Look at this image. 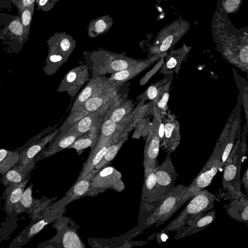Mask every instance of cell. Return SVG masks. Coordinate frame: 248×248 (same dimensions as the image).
Masks as SVG:
<instances>
[{
	"label": "cell",
	"mask_w": 248,
	"mask_h": 248,
	"mask_svg": "<svg viewBox=\"0 0 248 248\" xmlns=\"http://www.w3.org/2000/svg\"><path fill=\"white\" fill-rule=\"evenodd\" d=\"M166 152V156L162 164L157 163L154 169L156 189L161 200L173 187L178 175L171 160V152L169 150Z\"/></svg>",
	"instance_id": "cell-12"
},
{
	"label": "cell",
	"mask_w": 248,
	"mask_h": 248,
	"mask_svg": "<svg viewBox=\"0 0 248 248\" xmlns=\"http://www.w3.org/2000/svg\"><path fill=\"white\" fill-rule=\"evenodd\" d=\"M60 241L65 248H79L84 247L77 234L73 230L65 231L61 235Z\"/></svg>",
	"instance_id": "cell-38"
},
{
	"label": "cell",
	"mask_w": 248,
	"mask_h": 248,
	"mask_svg": "<svg viewBox=\"0 0 248 248\" xmlns=\"http://www.w3.org/2000/svg\"><path fill=\"white\" fill-rule=\"evenodd\" d=\"M118 140L115 137H105L99 135L96 144L91 149L90 154L77 181L84 178L91 172L102 159L108 147Z\"/></svg>",
	"instance_id": "cell-16"
},
{
	"label": "cell",
	"mask_w": 248,
	"mask_h": 248,
	"mask_svg": "<svg viewBox=\"0 0 248 248\" xmlns=\"http://www.w3.org/2000/svg\"><path fill=\"white\" fill-rule=\"evenodd\" d=\"M127 137V132L123 133L119 140L117 142L110 144L108 147L103 157L95 166L94 168L95 170L101 169L113 160L117 155L118 151L126 140Z\"/></svg>",
	"instance_id": "cell-34"
},
{
	"label": "cell",
	"mask_w": 248,
	"mask_h": 248,
	"mask_svg": "<svg viewBox=\"0 0 248 248\" xmlns=\"http://www.w3.org/2000/svg\"><path fill=\"white\" fill-rule=\"evenodd\" d=\"M146 140L143 155L144 175L154 170L158 163V156L161 138L158 131L159 124L162 119H155Z\"/></svg>",
	"instance_id": "cell-15"
},
{
	"label": "cell",
	"mask_w": 248,
	"mask_h": 248,
	"mask_svg": "<svg viewBox=\"0 0 248 248\" xmlns=\"http://www.w3.org/2000/svg\"><path fill=\"white\" fill-rule=\"evenodd\" d=\"M161 200L156 189L155 177L153 170L144 175L141 202L144 212L146 214V220Z\"/></svg>",
	"instance_id": "cell-17"
},
{
	"label": "cell",
	"mask_w": 248,
	"mask_h": 248,
	"mask_svg": "<svg viewBox=\"0 0 248 248\" xmlns=\"http://www.w3.org/2000/svg\"><path fill=\"white\" fill-rule=\"evenodd\" d=\"M165 53L161 55H154L146 60H141L135 65L115 73L108 78V81L117 86H121L123 84L137 76L150 65L161 58Z\"/></svg>",
	"instance_id": "cell-21"
},
{
	"label": "cell",
	"mask_w": 248,
	"mask_h": 248,
	"mask_svg": "<svg viewBox=\"0 0 248 248\" xmlns=\"http://www.w3.org/2000/svg\"><path fill=\"white\" fill-rule=\"evenodd\" d=\"M190 49L191 46L185 44L180 48L171 49L164 57L160 73L167 76L177 73L182 62L186 59Z\"/></svg>",
	"instance_id": "cell-24"
},
{
	"label": "cell",
	"mask_w": 248,
	"mask_h": 248,
	"mask_svg": "<svg viewBox=\"0 0 248 248\" xmlns=\"http://www.w3.org/2000/svg\"><path fill=\"white\" fill-rule=\"evenodd\" d=\"M133 108L132 100L126 99L122 95L109 108L104 118H107L119 124H124L133 111Z\"/></svg>",
	"instance_id": "cell-25"
},
{
	"label": "cell",
	"mask_w": 248,
	"mask_h": 248,
	"mask_svg": "<svg viewBox=\"0 0 248 248\" xmlns=\"http://www.w3.org/2000/svg\"><path fill=\"white\" fill-rule=\"evenodd\" d=\"M241 183H243L246 194H248V169L247 168L244 172L243 177L241 179Z\"/></svg>",
	"instance_id": "cell-45"
},
{
	"label": "cell",
	"mask_w": 248,
	"mask_h": 248,
	"mask_svg": "<svg viewBox=\"0 0 248 248\" xmlns=\"http://www.w3.org/2000/svg\"><path fill=\"white\" fill-rule=\"evenodd\" d=\"M35 164L36 163L34 162L25 166L16 164L4 174L1 175L0 183L5 186L11 183H19L27 180H29L31 173L35 169Z\"/></svg>",
	"instance_id": "cell-27"
},
{
	"label": "cell",
	"mask_w": 248,
	"mask_h": 248,
	"mask_svg": "<svg viewBox=\"0 0 248 248\" xmlns=\"http://www.w3.org/2000/svg\"><path fill=\"white\" fill-rule=\"evenodd\" d=\"M162 116L164 132L161 146L171 153L174 151L180 143L181 135L178 122L170 114L165 113Z\"/></svg>",
	"instance_id": "cell-19"
},
{
	"label": "cell",
	"mask_w": 248,
	"mask_h": 248,
	"mask_svg": "<svg viewBox=\"0 0 248 248\" xmlns=\"http://www.w3.org/2000/svg\"><path fill=\"white\" fill-rule=\"evenodd\" d=\"M121 86L110 82L100 92L87 100L77 110L70 113L60 127L61 131L67 130L80 119L87 114L96 111L105 112L122 95L119 93Z\"/></svg>",
	"instance_id": "cell-3"
},
{
	"label": "cell",
	"mask_w": 248,
	"mask_h": 248,
	"mask_svg": "<svg viewBox=\"0 0 248 248\" xmlns=\"http://www.w3.org/2000/svg\"><path fill=\"white\" fill-rule=\"evenodd\" d=\"M59 0H36L37 9L44 12H48L51 10Z\"/></svg>",
	"instance_id": "cell-42"
},
{
	"label": "cell",
	"mask_w": 248,
	"mask_h": 248,
	"mask_svg": "<svg viewBox=\"0 0 248 248\" xmlns=\"http://www.w3.org/2000/svg\"><path fill=\"white\" fill-rule=\"evenodd\" d=\"M20 161V154L14 150L0 149V174L2 175Z\"/></svg>",
	"instance_id": "cell-33"
},
{
	"label": "cell",
	"mask_w": 248,
	"mask_h": 248,
	"mask_svg": "<svg viewBox=\"0 0 248 248\" xmlns=\"http://www.w3.org/2000/svg\"><path fill=\"white\" fill-rule=\"evenodd\" d=\"M34 9V4L24 7L18 10V13L21 19L24 33L27 38H29L30 32L32 16Z\"/></svg>",
	"instance_id": "cell-37"
},
{
	"label": "cell",
	"mask_w": 248,
	"mask_h": 248,
	"mask_svg": "<svg viewBox=\"0 0 248 248\" xmlns=\"http://www.w3.org/2000/svg\"><path fill=\"white\" fill-rule=\"evenodd\" d=\"M97 170H93L84 178L76 181L72 188L69 191L67 196V202L79 198L85 194L89 190L92 184V180L98 171Z\"/></svg>",
	"instance_id": "cell-32"
},
{
	"label": "cell",
	"mask_w": 248,
	"mask_h": 248,
	"mask_svg": "<svg viewBox=\"0 0 248 248\" xmlns=\"http://www.w3.org/2000/svg\"><path fill=\"white\" fill-rule=\"evenodd\" d=\"M0 39L8 46L19 47L28 40L19 16L0 13Z\"/></svg>",
	"instance_id": "cell-10"
},
{
	"label": "cell",
	"mask_w": 248,
	"mask_h": 248,
	"mask_svg": "<svg viewBox=\"0 0 248 248\" xmlns=\"http://www.w3.org/2000/svg\"><path fill=\"white\" fill-rule=\"evenodd\" d=\"M29 180L19 183H11L5 186L2 198L4 201L3 210L8 217H12L14 208L21 199Z\"/></svg>",
	"instance_id": "cell-23"
},
{
	"label": "cell",
	"mask_w": 248,
	"mask_h": 248,
	"mask_svg": "<svg viewBox=\"0 0 248 248\" xmlns=\"http://www.w3.org/2000/svg\"><path fill=\"white\" fill-rule=\"evenodd\" d=\"M216 214L215 210H211L190 219L183 226L176 231L173 238L180 239L204 230L214 222Z\"/></svg>",
	"instance_id": "cell-18"
},
{
	"label": "cell",
	"mask_w": 248,
	"mask_h": 248,
	"mask_svg": "<svg viewBox=\"0 0 248 248\" xmlns=\"http://www.w3.org/2000/svg\"><path fill=\"white\" fill-rule=\"evenodd\" d=\"M109 83L108 78L92 77L85 88L76 96L70 107V113L78 109L87 100L100 92Z\"/></svg>",
	"instance_id": "cell-22"
},
{
	"label": "cell",
	"mask_w": 248,
	"mask_h": 248,
	"mask_svg": "<svg viewBox=\"0 0 248 248\" xmlns=\"http://www.w3.org/2000/svg\"><path fill=\"white\" fill-rule=\"evenodd\" d=\"M113 19L110 15L102 16L92 20L87 27L88 36L93 39L108 32L113 24Z\"/></svg>",
	"instance_id": "cell-31"
},
{
	"label": "cell",
	"mask_w": 248,
	"mask_h": 248,
	"mask_svg": "<svg viewBox=\"0 0 248 248\" xmlns=\"http://www.w3.org/2000/svg\"><path fill=\"white\" fill-rule=\"evenodd\" d=\"M243 0H218L217 5L226 14H234L238 12Z\"/></svg>",
	"instance_id": "cell-40"
},
{
	"label": "cell",
	"mask_w": 248,
	"mask_h": 248,
	"mask_svg": "<svg viewBox=\"0 0 248 248\" xmlns=\"http://www.w3.org/2000/svg\"><path fill=\"white\" fill-rule=\"evenodd\" d=\"M172 75H169L151 84L142 94L139 96L140 99L143 101L146 100H154L160 90L169 82L172 81Z\"/></svg>",
	"instance_id": "cell-35"
},
{
	"label": "cell",
	"mask_w": 248,
	"mask_h": 248,
	"mask_svg": "<svg viewBox=\"0 0 248 248\" xmlns=\"http://www.w3.org/2000/svg\"><path fill=\"white\" fill-rule=\"evenodd\" d=\"M1 209V197L0 196V214ZM17 217H8L4 222L0 223V243L8 238L17 227Z\"/></svg>",
	"instance_id": "cell-39"
},
{
	"label": "cell",
	"mask_w": 248,
	"mask_h": 248,
	"mask_svg": "<svg viewBox=\"0 0 248 248\" xmlns=\"http://www.w3.org/2000/svg\"><path fill=\"white\" fill-rule=\"evenodd\" d=\"M81 135L75 133L65 132L56 135L50 142L47 148H44L34 157L35 163L46 159L54 154L68 148Z\"/></svg>",
	"instance_id": "cell-20"
},
{
	"label": "cell",
	"mask_w": 248,
	"mask_h": 248,
	"mask_svg": "<svg viewBox=\"0 0 248 248\" xmlns=\"http://www.w3.org/2000/svg\"><path fill=\"white\" fill-rule=\"evenodd\" d=\"M166 54L163 56V57H162L161 58V59L158 62V63H157V64L153 68V69L150 70L148 73H146L141 79L140 81V85H142L145 84L146 82L148 81L149 78L152 76V75L155 74L157 71V70L159 68V67L162 65L164 62V57Z\"/></svg>",
	"instance_id": "cell-43"
},
{
	"label": "cell",
	"mask_w": 248,
	"mask_h": 248,
	"mask_svg": "<svg viewBox=\"0 0 248 248\" xmlns=\"http://www.w3.org/2000/svg\"><path fill=\"white\" fill-rule=\"evenodd\" d=\"M56 205L46 208L39 218L31 219L30 223L16 236L10 243L9 248H20L29 242L42 230L57 217Z\"/></svg>",
	"instance_id": "cell-11"
},
{
	"label": "cell",
	"mask_w": 248,
	"mask_h": 248,
	"mask_svg": "<svg viewBox=\"0 0 248 248\" xmlns=\"http://www.w3.org/2000/svg\"><path fill=\"white\" fill-rule=\"evenodd\" d=\"M224 207L227 215L236 221L248 224V196L243 194L237 198L229 200Z\"/></svg>",
	"instance_id": "cell-26"
},
{
	"label": "cell",
	"mask_w": 248,
	"mask_h": 248,
	"mask_svg": "<svg viewBox=\"0 0 248 248\" xmlns=\"http://www.w3.org/2000/svg\"><path fill=\"white\" fill-rule=\"evenodd\" d=\"M59 123L55 125L53 127H47L46 128L44 129L41 133L36 135L31 139L29 141H28L25 144H24L21 147H18L15 149L16 151H17L19 154H21L23 151L25 150L27 148H28L29 146H30L31 144L38 140L39 139L42 138L44 136L46 135L47 133H50L53 129H55L57 125H58Z\"/></svg>",
	"instance_id": "cell-41"
},
{
	"label": "cell",
	"mask_w": 248,
	"mask_h": 248,
	"mask_svg": "<svg viewBox=\"0 0 248 248\" xmlns=\"http://www.w3.org/2000/svg\"><path fill=\"white\" fill-rule=\"evenodd\" d=\"M172 81L169 82L166 84L159 92L157 95L153 100V104L157 108L163 115L166 113L165 111L167 109V104L170 96V89L171 82Z\"/></svg>",
	"instance_id": "cell-36"
},
{
	"label": "cell",
	"mask_w": 248,
	"mask_h": 248,
	"mask_svg": "<svg viewBox=\"0 0 248 248\" xmlns=\"http://www.w3.org/2000/svg\"><path fill=\"white\" fill-rule=\"evenodd\" d=\"M226 138H220L217 142L211 155L193 181L187 186L180 204L182 206L199 191L205 188L221 168V155Z\"/></svg>",
	"instance_id": "cell-5"
},
{
	"label": "cell",
	"mask_w": 248,
	"mask_h": 248,
	"mask_svg": "<svg viewBox=\"0 0 248 248\" xmlns=\"http://www.w3.org/2000/svg\"><path fill=\"white\" fill-rule=\"evenodd\" d=\"M83 55L92 77L104 76L124 70L142 60L101 48L85 51Z\"/></svg>",
	"instance_id": "cell-2"
},
{
	"label": "cell",
	"mask_w": 248,
	"mask_h": 248,
	"mask_svg": "<svg viewBox=\"0 0 248 248\" xmlns=\"http://www.w3.org/2000/svg\"><path fill=\"white\" fill-rule=\"evenodd\" d=\"M244 159L231 151L224 165L221 181L222 190L219 194L221 198L230 200L244 194L241 190L240 173Z\"/></svg>",
	"instance_id": "cell-8"
},
{
	"label": "cell",
	"mask_w": 248,
	"mask_h": 248,
	"mask_svg": "<svg viewBox=\"0 0 248 248\" xmlns=\"http://www.w3.org/2000/svg\"><path fill=\"white\" fill-rule=\"evenodd\" d=\"M227 15L217 5L212 24L214 38L226 57H232L237 63L240 62V64L247 67L248 33L235 28Z\"/></svg>",
	"instance_id": "cell-1"
},
{
	"label": "cell",
	"mask_w": 248,
	"mask_h": 248,
	"mask_svg": "<svg viewBox=\"0 0 248 248\" xmlns=\"http://www.w3.org/2000/svg\"><path fill=\"white\" fill-rule=\"evenodd\" d=\"M59 129H54L45 137L31 144L20 154V161L17 163L20 166H25L34 162L35 155L42 149L45 148L47 143L49 142L58 134Z\"/></svg>",
	"instance_id": "cell-28"
},
{
	"label": "cell",
	"mask_w": 248,
	"mask_h": 248,
	"mask_svg": "<svg viewBox=\"0 0 248 248\" xmlns=\"http://www.w3.org/2000/svg\"><path fill=\"white\" fill-rule=\"evenodd\" d=\"M190 24L182 18L164 27L157 34L149 49L150 57L165 53L173 46L187 32Z\"/></svg>",
	"instance_id": "cell-9"
},
{
	"label": "cell",
	"mask_w": 248,
	"mask_h": 248,
	"mask_svg": "<svg viewBox=\"0 0 248 248\" xmlns=\"http://www.w3.org/2000/svg\"><path fill=\"white\" fill-rule=\"evenodd\" d=\"M102 121L96 122L91 129L79 136L68 149H75L78 151L89 147L93 148L98 139Z\"/></svg>",
	"instance_id": "cell-30"
},
{
	"label": "cell",
	"mask_w": 248,
	"mask_h": 248,
	"mask_svg": "<svg viewBox=\"0 0 248 248\" xmlns=\"http://www.w3.org/2000/svg\"><path fill=\"white\" fill-rule=\"evenodd\" d=\"M48 51L44 72L48 75L55 73L68 60L76 46V40L65 31L56 32L46 41Z\"/></svg>",
	"instance_id": "cell-4"
},
{
	"label": "cell",
	"mask_w": 248,
	"mask_h": 248,
	"mask_svg": "<svg viewBox=\"0 0 248 248\" xmlns=\"http://www.w3.org/2000/svg\"><path fill=\"white\" fill-rule=\"evenodd\" d=\"M105 115V112L99 111L90 112L80 119L67 130L58 135L67 132L81 135L84 134L91 129L96 122L103 120Z\"/></svg>",
	"instance_id": "cell-29"
},
{
	"label": "cell",
	"mask_w": 248,
	"mask_h": 248,
	"mask_svg": "<svg viewBox=\"0 0 248 248\" xmlns=\"http://www.w3.org/2000/svg\"><path fill=\"white\" fill-rule=\"evenodd\" d=\"M217 197L213 193L203 188L191 198L181 212L162 231L166 233L176 231L189 220L212 210Z\"/></svg>",
	"instance_id": "cell-6"
},
{
	"label": "cell",
	"mask_w": 248,
	"mask_h": 248,
	"mask_svg": "<svg viewBox=\"0 0 248 248\" xmlns=\"http://www.w3.org/2000/svg\"><path fill=\"white\" fill-rule=\"evenodd\" d=\"M89 74L88 67L86 64L73 68L65 74L57 91L66 92L72 101L89 79Z\"/></svg>",
	"instance_id": "cell-14"
},
{
	"label": "cell",
	"mask_w": 248,
	"mask_h": 248,
	"mask_svg": "<svg viewBox=\"0 0 248 248\" xmlns=\"http://www.w3.org/2000/svg\"><path fill=\"white\" fill-rule=\"evenodd\" d=\"M33 184L25 188L19 202L15 206L12 217H17L21 213L28 214L31 219L40 217L50 202L46 198L36 199L33 198Z\"/></svg>",
	"instance_id": "cell-13"
},
{
	"label": "cell",
	"mask_w": 248,
	"mask_h": 248,
	"mask_svg": "<svg viewBox=\"0 0 248 248\" xmlns=\"http://www.w3.org/2000/svg\"><path fill=\"white\" fill-rule=\"evenodd\" d=\"M187 186L182 184L174 186L148 217L145 223L146 227L153 225L159 227L171 218L181 207V200Z\"/></svg>",
	"instance_id": "cell-7"
},
{
	"label": "cell",
	"mask_w": 248,
	"mask_h": 248,
	"mask_svg": "<svg viewBox=\"0 0 248 248\" xmlns=\"http://www.w3.org/2000/svg\"><path fill=\"white\" fill-rule=\"evenodd\" d=\"M14 5L19 10L24 7L35 4L36 0H11Z\"/></svg>",
	"instance_id": "cell-44"
}]
</instances>
